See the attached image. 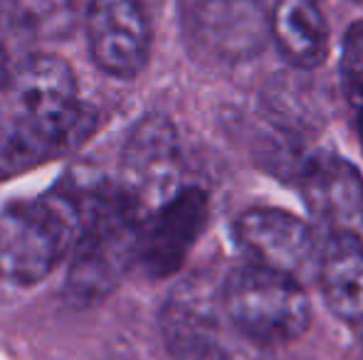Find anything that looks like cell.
I'll list each match as a JSON object with an SVG mask.
<instances>
[{
	"mask_svg": "<svg viewBox=\"0 0 363 360\" xmlns=\"http://www.w3.org/2000/svg\"><path fill=\"white\" fill-rule=\"evenodd\" d=\"M18 119L0 134V175L18 173L60 151L82 119L69 64L52 54H33L10 87Z\"/></svg>",
	"mask_w": 363,
	"mask_h": 360,
	"instance_id": "2",
	"label": "cell"
},
{
	"mask_svg": "<svg viewBox=\"0 0 363 360\" xmlns=\"http://www.w3.org/2000/svg\"><path fill=\"white\" fill-rule=\"evenodd\" d=\"M106 195L94 187H62L0 212V279L30 286L74 252L86 222Z\"/></svg>",
	"mask_w": 363,
	"mask_h": 360,
	"instance_id": "1",
	"label": "cell"
},
{
	"mask_svg": "<svg viewBox=\"0 0 363 360\" xmlns=\"http://www.w3.org/2000/svg\"><path fill=\"white\" fill-rule=\"evenodd\" d=\"M86 35L91 59L111 77L129 79L146 67L151 30L139 0H91Z\"/></svg>",
	"mask_w": 363,
	"mask_h": 360,
	"instance_id": "6",
	"label": "cell"
},
{
	"mask_svg": "<svg viewBox=\"0 0 363 360\" xmlns=\"http://www.w3.org/2000/svg\"><path fill=\"white\" fill-rule=\"evenodd\" d=\"M193 33L220 59H250L272 35V15L262 0H198Z\"/></svg>",
	"mask_w": 363,
	"mask_h": 360,
	"instance_id": "8",
	"label": "cell"
},
{
	"mask_svg": "<svg viewBox=\"0 0 363 360\" xmlns=\"http://www.w3.org/2000/svg\"><path fill=\"white\" fill-rule=\"evenodd\" d=\"M301 195L311 215L324 222L331 235L363 227V178L361 173L334 153H319L301 168Z\"/></svg>",
	"mask_w": 363,
	"mask_h": 360,
	"instance_id": "9",
	"label": "cell"
},
{
	"mask_svg": "<svg viewBox=\"0 0 363 360\" xmlns=\"http://www.w3.org/2000/svg\"><path fill=\"white\" fill-rule=\"evenodd\" d=\"M223 301L230 321L259 346L296 341L311 321L309 298L299 281L257 262L230 274Z\"/></svg>",
	"mask_w": 363,
	"mask_h": 360,
	"instance_id": "4",
	"label": "cell"
},
{
	"mask_svg": "<svg viewBox=\"0 0 363 360\" xmlns=\"http://www.w3.org/2000/svg\"><path fill=\"white\" fill-rule=\"evenodd\" d=\"M33 30L28 28L20 13L0 3V89H8L23 62L33 54H25Z\"/></svg>",
	"mask_w": 363,
	"mask_h": 360,
	"instance_id": "15",
	"label": "cell"
},
{
	"mask_svg": "<svg viewBox=\"0 0 363 360\" xmlns=\"http://www.w3.org/2000/svg\"><path fill=\"white\" fill-rule=\"evenodd\" d=\"M264 104H267V111L277 129L291 131V134H299L319 121V109H316L311 87L296 82V79L294 82L277 79L264 96Z\"/></svg>",
	"mask_w": 363,
	"mask_h": 360,
	"instance_id": "14",
	"label": "cell"
},
{
	"mask_svg": "<svg viewBox=\"0 0 363 360\" xmlns=\"http://www.w3.org/2000/svg\"><path fill=\"white\" fill-rule=\"evenodd\" d=\"M208 222V195L201 187L178 190L148 217L139 242V265L148 277H168L186 262Z\"/></svg>",
	"mask_w": 363,
	"mask_h": 360,
	"instance_id": "7",
	"label": "cell"
},
{
	"mask_svg": "<svg viewBox=\"0 0 363 360\" xmlns=\"http://www.w3.org/2000/svg\"><path fill=\"white\" fill-rule=\"evenodd\" d=\"M272 37L296 69H314L329 52V28L316 0H279L272 13Z\"/></svg>",
	"mask_w": 363,
	"mask_h": 360,
	"instance_id": "12",
	"label": "cell"
},
{
	"mask_svg": "<svg viewBox=\"0 0 363 360\" xmlns=\"http://www.w3.org/2000/svg\"><path fill=\"white\" fill-rule=\"evenodd\" d=\"M359 131H361V144H363V104H359Z\"/></svg>",
	"mask_w": 363,
	"mask_h": 360,
	"instance_id": "18",
	"label": "cell"
},
{
	"mask_svg": "<svg viewBox=\"0 0 363 360\" xmlns=\"http://www.w3.org/2000/svg\"><path fill=\"white\" fill-rule=\"evenodd\" d=\"M178 175L181 149L173 124L161 114L141 119L121 158V195L148 222L178 192Z\"/></svg>",
	"mask_w": 363,
	"mask_h": 360,
	"instance_id": "5",
	"label": "cell"
},
{
	"mask_svg": "<svg viewBox=\"0 0 363 360\" xmlns=\"http://www.w3.org/2000/svg\"><path fill=\"white\" fill-rule=\"evenodd\" d=\"M235 237L257 265L291 277L306 267L316 250L311 227L277 207H257L245 212L235 225Z\"/></svg>",
	"mask_w": 363,
	"mask_h": 360,
	"instance_id": "10",
	"label": "cell"
},
{
	"mask_svg": "<svg viewBox=\"0 0 363 360\" xmlns=\"http://www.w3.org/2000/svg\"><path fill=\"white\" fill-rule=\"evenodd\" d=\"M166 333L171 341V360H233L211 338L201 313L183 303L168 308Z\"/></svg>",
	"mask_w": 363,
	"mask_h": 360,
	"instance_id": "13",
	"label": "cell"
},
{
	"mask_svg": "<svg viewBox=\"0 0 363 360\" xmlns=\"http://www.w3.org/2000/svg\"><path fill=\"white\" fill-rule=\"evenodd\" d=\"M341 77L356 104H363V23H354L344 35Z\"/></svg>",
	"mask_w": 363,
	"mask_h": 360,
	"instance_id": "17",
	"label": "cell"
},
{
	"mask_svg": "<svg viewBox=\"0 0 363 360\" xmlns=\"http://www.w3.org/2000/svg\"><path fill=\"white\" fill-rule=\"evenodd\" d=\"M321 291L346 321H363V242L351 232L331 235L321 252Z\"/></svg>",
	"mask_w": 363,
	"mask_h": 360,
	"instance_id": "11",
	"label": "cell"
},
{
	"mask_svg": "<svg viewBox=\"0 0 363 360\" xmlns=\"http://www.w3.org/2000/svg\"><path fill=\"white\" fill-rule=\"evenodd\" d=\"M13 8L28 23L33 35H62L72 23V0H18Z\"/></svg>",
	"mask_w": 363,
	"mask_h": 360,
	"instance_id": "16",
	"label": "cell"
},
{
	"mask_svg": "<svg viewBox=\"0 0 363 360\" xmlns=\"http://www.w3.org/2000/svg\"><path fill=\"white\" fill-rule=\"evenodd\" d=\"M144 217L129 205L119 187L106 190L74 247L67 274V298L91 306L109 296L131 262L139 257Z\"/></svg>",
	"mask_w": 363,
	"mask_h": 360,
	"instance_id": "3",
	"label": "cell"
}]
</instances>
